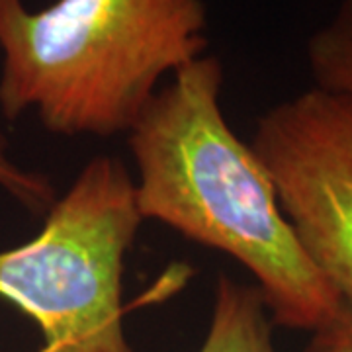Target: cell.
<instances>
[{"instance_id":"3957f363","label":"cell","mask_w":352,"mask_h":352,"mask_svg":"<svg viewBox=\"0 0 352 352\" xmlns=\"http://www.w3.org/2000/svg\"><path fill=\"white\" fill-rule=\"evenodd\" d=\"M141 221L126 164L90 159L38 235L0 252V298L38 323L47 351L133 352L122 323V276Z\"/></svg>"},{"instance_id":"277c9868","label":"cell","mask_w":352,"mask_h":352,"mask_svg":"<svg viewBox=\"0 0 352 352\" xmlns=\"http://www.w3.org/2000/svg\"><path fill=\"white\" fill-rule=\"evenodd\" d=\"M249 145L305 254L352 305V96L314 87L280 102Z\"/></svg>"},{"instance_id":"ba28073f","label":"cell","mask_w":352,"mask_h":352,"mask_svg":"<svg viewBox=\"0 0 352 352\" xmlns=\"http://www.w3.org/2000/svg\"><path fill=\"white\" fill-rule=\"evenodd\" d=\"M305 352H352V305H340L323 327L315 329Z\"/></svg>"},{"instance_id":"8992f818","label":"cell","mask_w":352,"mask_h":352,"mask_svg":"<svg viewBox=\"0 0 352 352\" xmlns=\"http://www.w3.org/2000/svg\"><path fill=\"white\" fill-rule=\"evenodd\" d=\"M307 63L315 87L352 96V0L307 41Z\"/></svg>"},{"instance_id":"9c48e42d","label":"cell","mask_w":352,"mask_h":352,"mask_svg":"<svg viewBox=\"0 0 352 352\" xmlns=\"http://www.w3.org/2000/svg\"><path fill=\"white\" fill-rule=\"evenodd\" d=\"M36 352H51V351H47L45 346H41V349H39V351H36Z\"/></svg>"},{"instance_id":"6da1fadb","label":"cell","mask_w":352,"mask_h":352,"mask_svg":"<svg viewBox=\"0 0 352 352\" xmlns=\"http://www.w3.org/2000/svg\"><path fill=\"white\" fill-rule=\"evenodd\" d=\"M221 88L223 67L204 55L157 90L127 133L141 219L235 258L270 321L314 333L342 298L303 251L251 145L227 124Z\"/></svg>"},{"instance_id":"7a4b0ae2","label":"cell","mask_w":352,"mask_h":352,"mask_svg":"<svg viewBox=\"0 0 352 352\" xmlns=\"http://www.w3.org/2000/svg\"><path fill=\"white\" fill-rule=\"evenodd\" d=\"M204 0H0V110L59 135L129 133L161 78L204 57Z\"/></svg>"},{"instance_id":"52a82bcc","label":"cell","mask_w":352,"mask_h":352,"mask_svg":"<svg viewBox=\"0 0 352 352\" xmlns=\"http://www.w3.org/2000/svg\"><path fill=\"white\" fill-rule=\"evenodd\" d=\"M0 184L10 190L16 198H20L36 210H43L53 204V186L50 184V180L45 176L18 168L8 161L2 147H0Z\"/></svg>"},{"instance_id":"5b68a950","label":"cell","mask_w":352,"mask_h":352,"mask_svg":"<svg viewBox=\"0 0 352 352\" xmlns=\"http://www.w3.org/2000/svg\"><path fill=\"white\" fill-rule=\"evenodd\" d=\"M256 286L217 278L212 321L198 352H276L270 319Z\"/></svg>"}]
</instances>
